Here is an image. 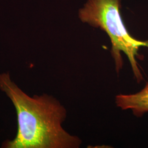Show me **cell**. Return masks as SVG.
<instances>
[{"mask_svg":"<svg viewBox=\"0 0 148 148\" xmlns=\"http://www.w3.org/2000/svg\"><path fill=\"white\" fill-rule=\"evenodd\" d=\"M0 90L16 109L18 130L13 139L3 141L2 148H78L77 136L64 130L67 111L52 95L29 96L11 79L9 71L0 73Z\"/></svg>","mask_w":148,"mask_h":148,"instance_id":"obj_1","label":"cell"},{"mask_svg":"<svg viewBox=\"0 0 148 148\" xmlns=\"http://www.w3.org/2000/svg\"><path fill=\"white\" fill-rule=\"evenodd\" d=\"M79 18L84 23L100 27L109 36L112 44L111 54L116 69L119 73L123 67L121 52L126 54L138 82L143 75L138 67V50L140 47H148V41H139L128 33L122 21L120 13V0H88L79 10Z\"/></svg>","mask_w":148,"mask_h":148,"instance_id":"obj_2","label":"cell"},{"mask_svg":"<svg viewBox=\"0 0 148 148\" xmlns=\"http://www.w3.org/2000/svg\"><path fill=\"white\" fill-rule=\"evenodd\" d=\"M117 106L122 110H130L137 117L148 112V81L142 90L137 93L117 95Z\"/></svg>","mask_w":148,"mask_h":148,"instance_id":"obj_3","label":"cell"}]
</instances>
